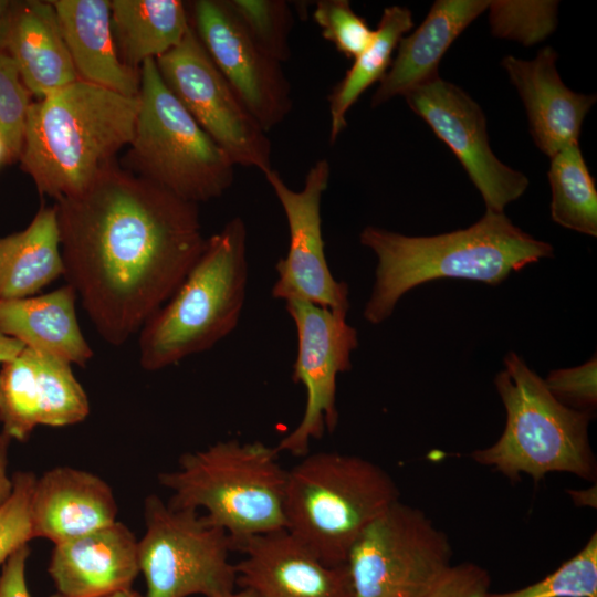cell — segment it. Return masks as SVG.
<instances>
[{
	"instance_id": "1",
	"label": "cell",
	"mask_w": 597,
	"mask_h": 597,
	"mask_svg": "<svg viewBox=\"0 0 597 597\" xmlns=\"http://www.w3.org/2000/svg\"><path fill=\"white\" fill-rule=\"evenodd\" d=\"M54 208L63 275L101 337L114 346L171 297L207 243L198 205L115 161Z\"/></svg>"
},
{
	"instance_id": "2",
	"label": "cell",
	"mask_w": 597,
	"mask_h": 597,
	"mask_svg": "<svg viewBox=\"0 0 597 597\" xmlns=\"http://www.w3.org/2000/svg\"><path fill=\"white\" fill-rule=\"evenodd\" d=\"M359 241L377 256L363 313L374 325L386 321L402 295L420 284L462 279L496 285L512 272L554 254L549 243L524 232L504 212L490 210L465 229L429 237L367 226Z\"/></svg>"
},
{
	"instance_id": "3",
	"label": "cell",
	"mask_w": 597,
	"mask_h": 597,
	"mask_svg": "<svg viewBox=\"0 0 597 597\" xmlns=\"http://www.w3.org/2000/svg\"><path fill=\"white\" fill-rule=\"evenodd\" d=\"M139 100L77 80L32 102L19 161L40 195L86 189L128 146Z\"/></svg>"
},
{
	"instance_id": "4",
	"label": "cell",
	"mask_w": 597,
	"mask_h": 597,
	"mask_svg": "<svg viewBox=\"0 0 597 597\" xmlns=\"http://www.w3.org/2000/svg\"><path fill=\"white\" fill-rule=\"evenodd\" d=\"M247 227L234 217L206 247L171 297L144 324L139 363L164 369L212 348L237 326L248 285Z\"/></svg>"
},
{
	"instance_id": "5",
	"label": "cell",
	"mask_w": 597,
	"mask_h": 597,
	"mask_svg": "<svg viewBox=\"0 0 597 597\" xmlns=\"http://www.w3.org/2000/svg\"><path fill=\"white\" fill-rule=\"evenodd\" d=\"M279 453L259 441H218L182 454L178 469L160 473L158 481L171 492L170 506L203 509L235 549L248 537L285 528L287 470L279 463Z\"/></svg>"
},
{
	"instance_id": "6",
	"label": "cell",
	"mask_w": 597,
	"mask_h": 597,
	"mask_svg": "<svg viewBox=\"0 0 597 597\" xmlns=\"http://www.w3.org/2000/svg\"><path fill=\"white\" fill-rule=\"evenodd\" d=\"M503 363L494 385L506 412L504 430L495 443L474 450L471 458L511 481L526 474L537 482L551 472L595 480L588 439L593 412L559 402L516 353L510 352Z\"/></svg>"
},
{
	"instance_id": "7",
	"label": "cell",
	"mask_w": 597,
	"mask_h": 597,
	"mask_svg": "<svg viewBox=\"0 0 597 597\" xmlns=\"http://www.w3.org/2000/svg\"><path fill=\"white\" fill-rule=\"evenodd\" d=\"M398 500L397 484L376 463L317 452L286 473L285 528L325 564L344 565L363 531Z\"/></svg>"
},
{
	"instance_id": "8",
	"label": "cell",
	"mask_w": 597,
	"mask_h": 597,
	"mask_svg": "<svg viewBox=\"0 0 597 597\" xmlns=\"http://www.w3.org/2000/svg\"><path fill=\"white\" fill-rule=\"evenodd\" d=\"M138 100L125 169L191 203L221 197L234 165L168 90L155 60L140 66Z\"/></svg>"
},
{
	"instance_id": "9",
	"label": "cell",
	"mask_w": 597,
	"mask_h": 597,
	"mask_svg": "<svg viewBox=\"0 0 597 597\" xmlns=\"http://www.w3.org/2000/svg\"><path fill=\"white\" fill-rule=\"evenodd\" d=\"M145 533L138 540L146 597H222L237 584L228 533L197 510L177 509L150 494L144 502Z\"/></svg>"
},
{
	"instance_id": "10",
	"label": "cell",
	"mask_w": 597,
	"mask_h": 597,
	"mask_svg": "<svg viewBox=\"0 0 597 597\" xmlns=\"http://www.w3.org/2000/svg\"><path fill=\"white\" fill-rule=\"evenodd\" d=\"M451 558L447 534L423 511L398 500L348 552L352 597H421Z\"/></svg>"
},
{
	"instance_id": "11",
	"label": "cell",
	"mask_w": 597,
	"mask_h": 597,
	"mask_svg": "<svg viewBox=\"0 0 597 597\" xmlns=\"http://www.w3.org/2000/svg\"><path fill=\"white\" fill-rule=\"evenodd\" d=\"M159 75L233 165L272 169L266 132L211 61L192 25L182 41L155 60Z\"/></svg>"
},
{
	"instance_id": "12",
	"label": "cell",
	"mask_w": 597,
	"mask_h": 597,
	"mask_svg": "<svg viewBox=\"0 0 597 597\" xmlns=\"http://www.w3.org/2000/svg\"><path fill=\"white\" fill-rule=\"evenodd\" d=\"M285 307L297 335L292 379L304 386L306 402L300 423L275 447L279 452L305 457L313 439L336 429V379L352 369L350 355L358 346V337L356 328L346 322L345 312L302 301L285 302Z\"/></svg>"
},
{
	"instance_id": "13",
	"label": "cell",
	"mask_w": 597,
	"mask_h": 597,
	"mask_svg": "<svg viewBox=\"0 0 597 597\" xmlns=\"http://www.w3.org/2000/svg\"><path fill=\"white\" fill-rule=\"evenodd\" d=\"M263 175L284 210L290 235L286 255L275 264L277 279L272 296L347 313L348 285L333 276L322 233L321 201L331 175L328 160L313 164L298 191L291 189L273 168Z\"/></svg>"
},
{
	"instance_id": "14",
	"label": "cell",
	"mask_w": 597,
	"mask_h": 597,
	"mask_svg": "<svg viewBox=\"0 0 597 597\" xmlns=\"http://www.w3.org/2000/svg\"><path fill=\"white\" fill-rule=\"evenodd\" d=\"M405 98L460 160L486 210L504 212L525 192L527 177L493 154L484 113L462 88L438 76L411 90Z\"/></svg>"
},
{
	"instance_id": "15",
	"label": "cell",
	"mask_w": 597,
	"mask_h": 597,
	"mask_svg": "<svg viewBox=\"0 0 597 597\" xmlns=\"http://www.w3.org/2000/svg\"><path fill=\"white\" fill-rule=\"evenodd\" d=\"M189 7L191 25L211 61L268 133L292 109L281 63L256 46L226 0H196Z\"/></svg>"
},
{
	"instance_id": "16",
	"label": "cell",
	"mask_w": 597,
	"mask_h": 597,
	"mask_svg": "<svg viewBox=\"0 0 597 597\" xmlns=\"http://www.w3.org/2000/svg\"><path fill=\"white\" fill-rule=\"evenodd\" d=\"M235 549L237 584L259 597H352L346 564L331 566L286 528L254 535Z\"/></svg>"
},
{
	"instance_id": "17",
	"label": "cell",
	"mask_w": 597,
	"mask_h": 597,
	"mask_svg": "<svg viewBox=\"0 0 597 597\" xmlns=\"http://www.w3.org/2000/svg\"><path fill=\"white\" fill-rule=\"evenodd\" d=\"M48 572L63 597L127 590L139 572L138 540L122 522L54 544Z\"/></svg>"
},
{
	"instance_id": "18",
	"label": "cell",
	"mask_w": 597,
	"mask_h": 597,
	"mask_svg": "<svg viewBox=\"0 0 597 597\" xmlns=\"http://www.w3.org/2000/svg\"><path fill=\"white\" fill-rule=\"evenodd\" d=\"M557 54L551 46L531 60L505 56L502 66L516 87L526 109L531 136L549 158L578 143L582 124L596 95L570 91L556 69Z\"/></svg>"
},
{
	"instance_id": "19",
	"label": "cell",
	"mask_w": 597,
	"mask_h": 597,
	"mask_svg": "<svg viewBox=\"0 0 597 597\" xmlns=\"http://www.w3.org/2000/svg\"><path fill=\"white\" fill-rule=\"evenodd\" d=\"M109 484L73 467H54L36 476L31 498L34 538L54 544L88 534L117 521Z\"/></svg>"
},
{
	"instance_id": "20",
	"label": "cell",
	"mask_w": 597,
	"mask_h": 597,
	"mask_svg": "<svg viewBox=\"0 0 597 597\" xmlns=\"http://www.w3.org/2000/svg\"><path fill=\"white\" fill-rule=\"evenodd\" d=\"M1 49L31 95L42 98L78 80L50 1H15Z\"/></svg>"
},
{
	"instance_id": "21",
	"label": "cell",
	"mask_w": 597,
	"mask_h": 597,
	"mask_svg": "<svg viewBox=\"0 0 597 597\" xmlns=\"http://www.w3.org/2000/svg\"><path fill=\"white\" fill-rule=\"evenodd\" d=\"M489 4L485 0H437L422 23L399 41L397 54L371 97V107L438 77L446 51Z\"/></svg>"
},
{
	"instance_id": "22",
	"label": "cell",
	"mask_w": 597,
	"mask_h": 597,
	"mask_svg": "<svg viewBox=\"0 0 597 597\" xmlns=\"http://www.w3.org/2000/svg\"><path fill=\"white\" fill-rule=\"evenodd\" d=\"M78 80L137 97L140 70L124 64L112 30L111 0H53Z\"/></svg>"
},
{
	"instance_id": "23",
	"label": "cell",
	"mask_w": 597,
	"mask_h": 597,
	"mask_svg": "<svg viewBox=\"0 0 597 597\" xmlns=\"http://www.w3.org/2000/svg\"><path fill=\"white\" fill-rule=\"evenodd\" d=\"M76 298L65 284L38 296L0 300V331L28 348L85 367L93 350L78 325Z\"/></svg>"
},
{
	"instance_id": "24",
	"label": "cell",
	"mask_w": 597,
	"mask_h": 597,
	"mask_svg": "<svg viewBox=\"0 0 597 597\" xmlns=\"http://www.w3.org/2000/svg\"><path fill=\"white\" fill-rule=\"evenodd\" d=\"M63 274L54 206H42L24 230L0 237V300L33 296Z\"/></svg>"
},
{
	"instance_id": "25",
	"label": "cell",
	"mask_w": 597,
	"mask_h": 597,
	"mask_svg": "<svg viewBox=\"0 0 597 597\" xmlns=\"http://www.w3.org/2000/svg\"><path fill=\"white\" fill-rule=\"evenodd\" d=\"M111 20L119 57L135 70L176 48L191 28L180 0H111Z\"/></svg>"
},
{
	"instance_id": "26",
	"label": "cell",
	"mask_w": 597,
	"mask_h": 597,
	"mask_svg": "<svg viewBox=\"0 0 597 597\" xmlns=\"http://www.w3.org/2000/svg\"><path fill=\"white\" fill-rule=\"evenodd\" d=\"M54 398L46 354L25 347L0 368V422L12 440H28L48 419Z\"/></svg>"
},
{
	"instance_id": "27",
	"label": "cell",
	"mask_w": 597,
	"mask_h": 597,
	"mask_svg": "<svg viewBox=\"0 0 597 597\" xmlns=\"http://www.w3.org/2000/svg\"><path fill=\"white\" fill-rule=\"evenodd\" d=\"M413 27L411 11L401 6L384 9L370 45L356 59L345 76L335 85L329 102V142L334 144L346 127V115L359 96L388 71L394 51L402 35Z\"/></svg>"
},
{
	"instance_id": "28",
	"label": "cell",
	"mask_w": 597,
	"mask_h": 597,
	"mask_svg": "<svg viewBox=\"0 0 597 597\" xmlns=\"http://www.w3.org/2000/svg\"><path fill=\"white\" fill-rule=\"evenodd\" d=\"M551 217L557 224L590 237L597 235V190L578 143L553 157L547 172Z\"/></svg>"
},
{
	"instance_id": "29",
	"label": "cell",
	"mask_w": 597,
	"mask_h": 597,
	"mask_svg": "<svg viewBox=\"0 0 597 597\" xmlns=\"http://www.w3.org/2000/svg\"><path fill=\"white\" fill-rule=\"evenodd\" d=\"M256 46L285 62L291 57L289 36L293 25L290 4L283 0H226Z\"/></svg>"
},
{
	"instance_id": "30",
	"label": "cell",
	"mask_w": 597,
	"mask_h": 597,
	"mask_svg": "<svg viewBox=\"0 0 597 597\" xmlns=\"http://www.w3.org/2000/svg\"><path fill=\"white\" fill-rule=\"evenodd\" d=\"M488 597H597V534L583 548L543 579L517 590Z\"/></svg>"
},
{
	"instance_id": "31",
	"label": "cell",
	"mask_w": 597,
	"mask_h": 597,
	"mask_svg": "<svg viewBox=\"0 0 597 597\" xmlns=\"http://www.w3.org/2000/svg\"><path fill=\"white\" fill-rule=\"evenodd\" d=\"M556 1H490L492 33L525 45L551 34L557 23Z\"/></svg>"
},
{
	"instance_id": "32",
	"label": "cell",
	"mask_w": 597,
	"mask_h": 597,
	"mask_svg": "<svg viewBox=\"0 0 597 597\" xmlns=\"http://www.w3.org/2000/svg\"><path fill=\"white\" fill-rule=\"evenodd\" d=\"M323 38L348 59H356L374 40L375 30L352 9L347 0H321L313 11Z\"/></svg>"
},
{
	"instance_id": "33",
	"label": "cell",
	"mask_w": 597,
	"mask_h": 597,
	"mask_svg": "<svg viewBox=\"0 0 597 597\" xmlns=\"http://www.w3.org/2000/svg\"><path fill=\"white\" fill-rule=\"evenodd\" d=\"M31 103V93L23 84L14 61L0 48V133L13 161L21 153Z\"/></svg>"
},
{
	"instance_id": "34",
	"label": "cell",
	"mask_w": 597,
	"mask_h": 597,
	"mask_svg": "<svg viewBox=\"0 0 597 597\" xmlns=\"http://www.w3.org/2000/svg\"><path fill=\"white\" fill-rule=\"evenodd\" d=\"M12 493L0 506V565L34 540L31 498L36 476L30 471H18L12 475Z\"/></svg>"
},
{
	"instance_id": "35",
	"label": "cell",
	"mask_w": 597,
	"mask_h": 597,
	"mask_svg": "<svg viewBox=\"0 0 597 597\" xmlns=\"http://www.w3.org/2000/svg\"><path fill=\"white\" fill-rule=\"evenodd\" d=\"M543 380L549 392L568 408L593 412L597 406L596 356L580 366L554 369Z\"/></svg>"
},
{
	"instance_id": "36",
	"label": "cell",
	"mask_w": 597,
	"mask_h": 597,
	"mask_svg": "<svg viewBox=\"0 0 597 597\" xmlns=\"http://www.w3.org/2000/svg\"><path fill=\"white\" fill-rule=\"evenodd\" d=\"M490 575L474 563L447 567L421 597H488Z\"/></svg>"
},
{
	"instance_id": "37",
	"label": "cell",
	"mask_w": 597,
	"mask_h": 597,
	"mask_svg": "<svg viewBox=\"0 0 597 597\" xmlns=\"http://www.w3.org/2000/svg\"><path fill=\"white\" fill-rule=\"evenodd\" d=\"M30 552L29 544L24 545L2 564L0 597H31L25 575Z\"/></svg>"
},
{
	"instance_id": "38",
	"label": "cell",
	"mask_w": 597,
	"mask_h": 597,
	"mask_svg": "<svg viewBox=\"0 0 597 597\" xmlns=\"http://www.w3.org/2000/svg\"><path fill=\"white\" fill-rule=\"evenodd\" d=\"M12 439L9 434L0 432V506L10 498L13 489L12 476L8 473L9 448Z\"/></svg>"
},
{
	"instance_id": "39",
	"label": "cell",
	"mask_w": 597,
	"mask_h": 597,
	"mask_svg": "<svg viewBox=\"0 0 597 597\" xmlns=\"http://www.w3.org/2000/svg\"><path fill=\"white\" fill-rule=\"evenodd\" d=\"M25 346L0 331V365L15 358Z\"/></svg>"
},
{
	"instance_id": "40",
	"label": "cell",
	"mask_w": 597,
	"mask_h": 597,
	"mask_svg": "<svg viewBox=\"0 0 597 597\" xmlns=\"http://www.w3.org/2000/svg\"><path fill=\"white\" fill-rule=\"evenodd\" d=\"M15 1L0 0V48Z\"/></svg>"
},
{
	"instance_id": "41",
	"label": "cell",
	"mask_w": 597,
	"mask_h": 597,
	"mask_svg": "<svg viewBox=\"0 0 597 597\" xmlns=\"http://www.w3.org/2000/svg\"><path fill=\"white\" fill-rule=\"evenodd\" d=\"M13 163V158L4 137L0 133V166Z\"/></svg>"
},
{
	"instance_id": "42",
	"label": "cell",
	"mask_w": 597,
	"mask_h": 597,
	"mask_svg": "<svg viewBox=\"0 0 597 597\" xmlns=\"http://www.w3.org/2000/svg\"><path fill=\"white\" fill-rule=\"evenodd\" d=\"M49 597H63V596L55 593V594H52ZM103 597H146V596L130 588V589H127V590L117 591V593H114V594H111V595H107V596H103Z\"/></svg>"
},
{
	"instance_id": "43",
	"label": "cell",
	"mask_w": 597,
	"mask_h": 597,
	"mask_svg": "<svg viewBox=\"0 0 597 597\" xmlns=\"http://www.w3.org/2000/svg\"><path fill=\"white\" fill-rule=\"evenodd\" d=\"M222 597H259L254 591L248 588H242L240 591H232Z\"/></svg>"
}]
</instances>
